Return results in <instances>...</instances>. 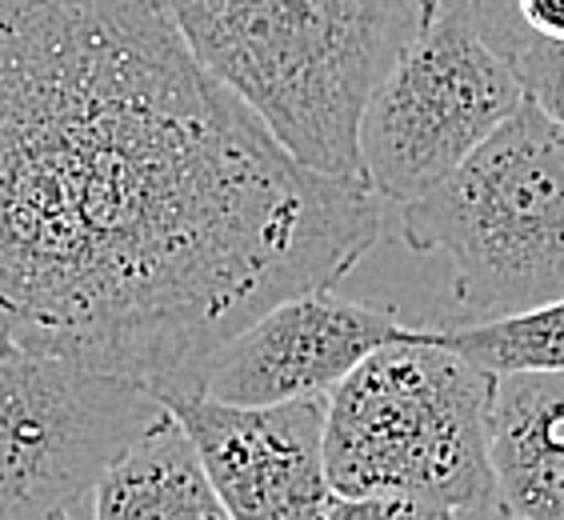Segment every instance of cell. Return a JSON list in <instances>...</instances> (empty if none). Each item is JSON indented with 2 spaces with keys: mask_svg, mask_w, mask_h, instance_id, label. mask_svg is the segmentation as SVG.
I'll list each match as a JSON object with an SVG mask.
<instances>
[{
  "mask_svg": "<svg viewBox=\"0 0 564 520\" xmlns=\"http://www.w3.org/2000/svg\"><path fill=\"white\" fill-rule=\"evenodd\" d=\"M169 416L141 384L12 345L0 357V520L93 505L100 480Z\"/></svg>",
  "mask_w": 564,
  "mask_h": 520,
  "instance_id": "cell-5",
  "label": "cell"
},
{
  "mask_svg": "<svg viewBox=\"0 0 564 520\" xmlns=\"http://www.w3.org/2000/svg\"><path fill=\"white\" fill-rule=\"evenodd\" d=\"M156 4H161V9H169V4H173V0H156Z\"/></svg>",
  "mask_w": 564,
  "mask_h": 520,
  "instance_id": "cell-19",
  "label": "cell"
},
{
  "mask_svg": "<svg viewBox=\"0 0 564 520\" xmlns=\"http://www.w3.org/2000/svg\"><path fill=\"white\" fill-rule=\"evenodd\" d=\"M416 328L392 308L348 301L333 289L276 304L208 360L200 401L232 409L328 401L380 348L401 345Z\"/></svg>",
  "mask_w": 564,
  "mask_h": 520,
  "instance_id": "cell-7",
  "label": "cell"
},
{
  "mask_svg": "<svg viewBox=\"0 0 564 520\" xmlns=\"http://www.w3.org/2000/svg\"><path fill=\"white\" fill-rule=\"evenodd\" d=\"M377 237L380 196L296 161L156 0L0 4V313L21 348L200 401L232 336Z\"/></svg>",
  "mask_w": 564,
  "mask_h": 520,
  "instance_id": "cell-1",
  "label": "cell"
},
{
  "mask_svg": "<svg viewBox=\"0 0 564 520\" xmlns=\"http://www.w3.org/2000/svg\"><path fill=\"white\" fill-rule=\"evenodd\" d=\"M93 520H232L176 416L152 429L93 497Z\"/></svg>",
  "mask_w": 564,
  "mask_h": 520,
  "instance_id": "cell-10",
  "label": "cell"
},
{
  "mask_svg": "<svg viewBox=\"0 0 564 520\" xmlns=\"http://www.w3.org/2000/svg\"><path fill=\"white\" fill-rule=\"evenodd\" d=\"M404 245L453 264L465 325L564 296V129L536 100L401 217Z\"/></svg>",
  "mask_w": 564,
  "mask_h": 520,
  "instance_id": "cell-4",
  "label": "cell"
},
{
  "mask_svg": "<svg viewBox=\"0 0 564 520\" xmlns=\"http://www.w3.org/2000/svg\"><path fill=\"white\" fill-rule=\"evenodd\" d=\"M453 520H521V517H512L505 505H489V509H465V512H456Z\"/></svg>",
  "mask_w": 564,
  "mask_h": 520,
  "instance_id": "cell-16",
  "label": "cell"
},
{
  "mask_svg": "<svg viewBox=\"0 0 564 520\" xmlns=\"http://www.w3.org/2000/svg\"><path fill=\"white\" fill-rule=\"evenodd\" d=\"M12 345H17V340H12V325H9V316L0 313V357H4V353H9Z\"/></svg>",
  "mask_w": 564,
  "mask_h": 520,
  "instance_id": "cell-17",
  "label": "cell"
},
{
  "mask_svg": "<svg viewBox=\"0 0 564 520\" xmlns=\"http://www.w3.org/2000/svg\"><path fill=\"white\" fill-rule=\"evenodd\" d=\"M512 61L473 24L436 17L429 33L397 61L360 120L365 185L392 205H416L489 144L521 109Z\"/></svg>",
  "mask_w": 564,
  "mask_h": 520,
  "instance_id": "cell-6",
  "label": "cell"
},
{
  "mask_svg": "<svg viewBox=\"0 0 564 520\" xmlns=\"http://www.w3.org/2000/svg\"><path fill=\"white\" fill-rule=\"evenodd\" d=\"M188 433L232 520H328V401L232 409L185 401L169 409Z\"/></svg>",
  "mask_w": 564,
  "mask_h": 520,
  "instance_id": "cell-8",
  "label": "cell"
},
{
  "mask_svg": "<svg viewBox=\"0 0 564 520\" xmlns=\"http://www.w3.org/2000/svg\"><path fill=\"white\" fill-rule=\"evenodd\" d=\"M429 340L492 380L509 377H561L564 372V296L549 301L541 308L517 316H500V321H448V325L429 328Z\"/></svg>",
  "mask_w": 564,
  "mask_h": 520,
  "instance_id": "cell-11",
  "label": "cell"
},
{
  "mask_svg": "<svg viewBox=\"0 0 564 520\" xmlns=\"http://www.w3.org/2000/svg\"><path fill=\"white\" fill-rule=\"evenodd\" d=\"M0 4H4V0H0Z\"/></svg>",
  "mask_w": 564,
  "mask_h": 520,
  "instance_id": "cell-20",
  "label": "cell"
},
{
  "mask_svg": "<svg viewBox=\"0 0 564 520\" xmlns=\"http://www.w3.org/2000/svg\"><path fill=\"white\" fill-rule=\"evenodd\" d=\"M453 509L413 497H333L328 520H453Z\"/></svg>",
  "mask_w": 564,
  "mask_h": 520,
  "instance_id": "cell-14",
  "label": "cell"
},
{
  "mask_svg": "<svg viewBox=\"0 0 564 520\" xmlns=\"http://www.w3.org/2000/svg\"><path fill=\"white\" fill-rule=\"evenodd\" d=\"M492 468L512 517L564 520V372L497 380Z\"/></svg>",
  "mask_w": 564,
  "mask_h": 520,
  "instance_id": "cell-9",
  "label": "cell"
},
{
  "mask_svg": "<svg viewBox=\"0 0 564 520\" xmlns=\"http://www.w3.org/2000/svg\"><path fill=\"white\" fill-rule=\"evenodd\" d=\"M524 44H556L564 48V0H512Z\"/></svg>",
  "mask_w": 564,
  "mask_h": 520,
  "instance_id": "cell-15",
  "label": "cell"
},
{
  "mask_svg": "<svg viewBox=\"0 0 564 520\" xmlns=\"http://www.w3.org/2000/svg\"><path fill=\"white\" fill-rule=\"evenodd\" d=\"M48 520H93V505H80V509H68L61 517H48Z\"/></svg>",
  "mask_w": 564,
  "mask_h": 520,
  "instance_id": "cell-18",
  "label": "cell"
},
{
  "mask_svg": "<svg viewBox=\"0 0 564 520\" xmlns=\"http://www.w3.org/2000/svg\"><path fill=\"white\" fill-rule=\"evenodd\" d=\"M492 397L489 372L416 328L328 397V485L337 497H413L453 512L500 505Z\"/></svg>",
  "mask_w": 564,
  "mask_h": 520,
  "instance_id": "cell-3",
  "label": "cell"
},
{
  "mask_svg": "<svg viewBox=\"0 0 564 520\" xmlns=\"http://www.w3.org/2000/svg\"><path fill=\"white\" fill-rule=\"evenodd\" d=\"M441 12L473 24L505 61H512L524 48V33L521 24H517L512 0H441Z\"/></svg>",
  "mask_w": 564,
  "mask_h": 520,
  "instance_id": "cell-13",
  "label": "cell"
},
{
  "mask_svg": "<svg viewBox=\"0 0 564 520\" xmlns=\"http://www.w3.org/2000/svg\"><path fill=\"white\" fill-rule=\"evenodd\" d=\"M524 93L564 129V48L556 44H524L512 56Z\"/></svg>",
  "mask_w": 564,
  "mask_h": 520,
  "instance_id": "cell-12",
  "label": "cell"
},
{
  "mask_svg": "<svg viewBox=\"0 0 564 520\" xmlns=\"http://www.w3.org/2000/svg\"><path fill=\"white\" fill-rule=\"evenodd\" d=\"M169 17L296 161L365 181L360 120L441 0H173Z\"/></svg>",
  "mask_w": 564,
  "mask_h": 520,
  "instance_id": "cell-2",
  "label": "cell"
}]
</instances>
